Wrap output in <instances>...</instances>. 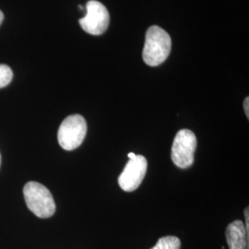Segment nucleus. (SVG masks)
I'll return each instance as SVG.
<instances>
[{
    "mask_svg": "<svg viewBox=\"0 0 249 249\" xmlns=\"http://www.w3.org/2000/svg\"><path fill=\"white\" fill-rule=\"evenodd\" d=\"M171 48L172 40L169 35L160 27H150L145 37L143 60L150 67L160 66L169 56Z\"/></svg>",
    "mask_w": 249,
    "mask_h": 249,
    "instance_id": "1",
    "label": "nucleus"
},
{
    "mask_svg": "<svg viewBox=\"0 0 249 249\" xmlns=\"http://www.w3.org/2000/svg\"><path fill=\"white\" fill-rule=\"evenodd\" d=\"M23 196L28 209L37 217L46 219L55 213L52 193L38 182H28L23 187Z\"/></svg>",
    "mask_w": 249,
    "mask_h": 249,
    "instance_id": "2",
    "label": "nucleus"
},
{
    "mask_svg": "<svg viewBox=\"0 0 249 249\" xmlns=\"http://www.w3.org/2000/svg\"><path fill=\"white\" fill-rule=\"evenodd\" d=\"M87 133V123L80 115H71L64 119L57 133L59 145L66 151L80 147Z\"/></svg>",
    "mask_w": 249,
    "mask_h": 249,
    "instance_id": "3",
    "label": "nucleus"
},
{
    "mask_svg": "<svg viewBox=\"0 0 249 249\" xmlns=\"http://www.w3.org/2000/svg\"><path fill=\"white\" fill-rule=\"evenodd\" d=\"M196 148V138L189 129L179 130L174 140L171 158L174 163L182 169L190 167L194 162Z\"/></svg>",
    "mask_w": 249,
    "mask_h": 249,
    "instance_id": "4",
    "label": "nucleus"
},
{
    "mask_svg": "<svg viewBox=\"0 0 249 249\" xmlns=\"http://www.w3.org/2000/svg\"><path fill=\"white\" fill-rule=\"evenodd\" d=\"M110 16L104 4L96 0H89L86 5V15L80 19L83 31L91 36H101L107 32Z\"/></svg>",
    "mask_w": 249,
    "mask_h": 249,
    "instance_id": "5",
    "label": "nucleus"
},
{
    "mask_svg": "<svg viewBox=\"0 0 249 249\" xmlns=\"http://www.w3.org/2000/svg\"><path fill=\"white\" fill-rule=\"evenodd\" d=\"M148 161L142 155H137L125 164L118 178V184L125 192H132L141 186L147 173Z\"/></svg>",
    "mask_w": 249,
    "mask_h": 249,
    "instance_id": "6",
    "label": "nucleus"
},
{
    "mask_svg": "<svg viewBox=\"0 0 249 249\" xmlns=\"http://www.w3.org/2000/svg\"><path fill=\"white\" fill-rule=\"evenodd\" d=\"M225 235L229 249H249V238L245 224L240 220H236L227 226Z\"/></svg>",
    "mask_w": 249,
    "mask_h": 249,
    "instance_id": "7",
    "label": "nucleus"
},
{
    "mask_svg": "<svg viewBox=\"0 0 249 249\" xmlns=\"http://www.w3.org/2000/svg\"><path fill=\"white\" fill-rule=\"evenodd\" d=\"M181 242L177 236H164L160 238L151 249H180Z\"/></svg>",
    "mask_w": 249,
    "mask_h": 249,
    "instance_id": "8",
    "label": "nucleus"
},
{
    "mask_svg": "<svg viewBox=\"0 0 249 249\" xmlns=\"http://www.w3.org/2000/svg\"><path fill=\"white\" fill-rule=\"evenodd\" d=\"M13 78V72L7 65H0V89L8 86Z\"/></svg>",
    "mask_w": 249,
    "mask_h": 249,
    "instance_id": "9",
    "label": "nucleus"
},
{
    "mask_svg": "<svg viewBox=\"0 0 249 249\" xmlns=\"http://www.w3.org/2000/svg\"><path fill=\"white\" fill-rule=\"evenodd\" d=\"M245 219H246V231H247V235L249 238V208L245 209Z\"/></svg>",
    "mask_w": 249,
    "mask_h": 249,
    "instance_id": "10",
    "label": "nucleus"
},
{
    "mask_svg": "<svg viewBox=\"0 0 249 249\" xmlns=\"http://www.w3.org/2000/svg\"><path fill=\"white\" fill-rule=\"evenodd\" d=\"M244 110H245L247 117L249 118V97H247L244 101Z\"/></svg>",
    "mask_w": 249,
    "mask_h": 249,
    "instance_id": "11",
    "label": "nucleus"
},
{
    "mask_svg": "<svg viewBox=\"0 0 249 249\" xmlns=\"http://www.w3.org/2000/svg\"><path fill=\"white\" fill-rule=\"evenodd\" d=\"M127 156H128V158H129V160H130V159H134V158H136V156H137V155H136L135 153H133V152H129V153L127 154Z\"/></svg>",
    "mask_w": 249,
    "mask_h": 249,
    "instance_id": "12",
    "label": "nucleus"
},
{
    "mask_svg": "<svg viewBox=\"0 0 249 249\" xmlns=\"http://www.w3.org/2000/svg\"><path fill=\"white\" fill-rule=\"evenodd\" d=\"M3 19H4V14H3V12L0 10V25H1L2 21H3Z\"/></svg>",
    "mask_w": 249,
    "mask_h": 249,
    "instance_id": "13",
    "label": "nucleus"
},
{
    "mask_svg": "<svg viewBox=\"0 0 249 249\" xmlns=\"http://www.w3.org/2000/svg\"><path fill=\"white\" fill-rule=\"evenodd\" d=\"M0 165H1V155H0Z\"/></svg>",
    "mask_w": 249,
    "mask_h": 249,
    "instance_id": "14",
    "label": "nucleus"
}]
</instances>
